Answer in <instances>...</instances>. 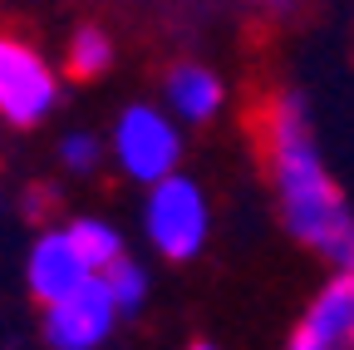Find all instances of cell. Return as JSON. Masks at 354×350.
<instances>
[{
  "mask_svg": "<svg viewBox=\"0 0 354 350\" xmlns=\"http://www.w3.org/2000/svg\"><path fill=\"white\" fill-rule=\"evenodd\" d=\"M266 148H271V178L281 193L286 227L305 247H315L330 267L354 272V212L320 163L300 94H281L271 104V114H266Z\"/></svg>",
  "mask_w": 354,
  "mask_h": 350,
  "instance_id": "6da1fadb",
  "label": "cell"
},
{
  "mask_svg": "<svg viewBox=\"0 0 354 350\" xmlns=\"http://www.w3.org/2000/svg\"><path fill=\"white\" fill-rule=\"evenodd\" d=\"M69 237L79 247V256L88 261V272L104 277L113 261H123V242L109 222H99V217H79V222H69Z\"/></svg>",
  "mask_w": 354,
  "mask_h": 350,
  "instance_id": "9c48e42d",
  "label": "cell"
},
{
  "mask_svg": "<svg viewBox=\"0 0 354 350\" xmlns=\"http://www.w3.org/2000/svg\"><path fill=\"white\" fill-rule=\"evenodd\" d=\"M286 350H354V272H335L315 291Z\"/></svg>",
  "mask_w": 354,
  "mask_h": 350,
  "instance_id": "52a82bcc",
  "label": "cell"
},
{
  "mask_svg": "<svg viewBox=\"0 0 354 350\" xmlns=\"http://www.w3.org/2000/svg\"><path fill=\"white\" fill-rule=\"evenodd\" d=\"M55 94H59L55 69L30 45L6 40V45H0V114H6V123H15V128L39 123L55 109Z\"/></svg>",
  "mask_w": 354,
  "mask_h": 350,
  "instance_id": "277c9868",
  "label": "cell"
},
{
  "mask_svg": "<svg viewBox=\"0 0 354 350\" xmlns=\"http://www.w3.org/2000/svg\"><path fill=\"white\" fill-rule=\"evenodd\" d=\"M88 281H94V272H88V261L79 256L69 227L39 232L35 247L25 252V286H30V296L44 306V311L59 306V301H69L74 291H84Z\"/></svg>",
  "mask_w": 354,
  "mask_h": 350,
  "instance_id": "5b68a950",
  "label": "cell"
},
{
  "mask_svg": "<svg viewBox=\"0 0 354 350\" xmlns=\"http://www.w3.org/2000/svg\"><path fill=\"white\" fill-rule=\"evenodd\" d=\"M256 6H266V10H276V15H286V10H295V0H256Z\"/></svg>",
  "mask_w": 354,
  "mask_h": 350,
  "instance_id": "5bb4252c",
  "label": "cell"
},
{
  "mask_svg": "<svg viewBox=\"0 0 354 350\" xmlns=\"http://www.w3.org/2000/svg\"><path fill=\"white\" fill-rule=\"evenodd\" d=\"M118 316H123L118 301L94 277L84 291H74L69 301H59V306L44 311V340H50L55 350H94V345L109 340V331H113Z\"/></svg>",
  "mask_w": 354,
  "mask_h": 350,
  "instance_id": "8992f818",
  "label": "cell"
},
{
  "mask_svg": "<svg viewBox=\"0 0 354 350\" xmlns=\"http://www.w3.org/2000/svg\"><path fill=\"white\" fill-rule=\"evenodd\" d=\"M50 202H55V198L44 193V188H30V193H25V217H44V212H50Z\"/></svg>",
  "mask_w": 354,
  "mask_h": 350,
  "instance_id": "4fadbf2b",
  "label": "cell"
},
{
  "mask_svg": "<svg viewBox=\"0 0 354 350\" xmlns=\"http://www.w3.org/2000/svg\"><path fill=\"white\" fill-rule=\"evenodd\" d=\"M167 109L187 123H202L221 109V79L202 64H177L167 74Z\"/></svg>",
  "mask_w": 354,
  "mask_h": 350,
  "instance_id": "ba28073f",
  "label": "cell"
},
{
  "mask_svg": "<svg viewBox=\"0 0 354 350\" xmlns=\"http://www.w3.org/2000/svg\"><path fill=\"white\" fill-rule=\"evenodd\" d=\"M99 281H104V286H109V296L118 301V311H138L143 296H148V277H143V267H133L128 256H123V261H113V267H109Z\"/></svg>",
  "mask_w": 354,
  "mask_h": 350,
  "instance_id": "8fae6325",
  "label": "cell"
},
{
  "mask_svg": "<svg viewBox=\"0 0 354 350\" xmlns=\"http://www.w3.org/2000/svg\"><path fill=\"white\" fill-rule=\"evenodd\" d=\"M192 350H216V345H207V340H202V345H192Z\"/></svg>",
  "mask_w": 354,
  "mask_h": 350,
  "instance_id": "9a60e30c",
  "label": "cell"
},
{
  "mask_svg": "<svg viewBox=\"0 0 354 350\" xmlns=\"http://www.w3.org/2000/svg\"><path fill=\"white\" fill-rule=\"evenodd\" d=\"M143 227H148V242L172 256V261H187L202 252L207 242V227H212V217H207V198L192 178H167L158 188H148V202H143Z\"/></svg>",
  "mask_w": 354,
  "mask_h": 350,
  "instance_id": "3957f363",
  "label": "cell"
},
{
  "mask_svg": "<svg viewBox=\"0 0 354 350\" xmlns=\"http://www.w3.org/2000/svg\"><path fill=\"white\" fill-rule=\"evenodd\" d=\"M109 60H113V45H109L104 30H79V35L69 40V74L94 79V74L109 69Z\"/></svg>",
  "mask_w": 354,
  "mask_h": 350,
  "instance_id": "30bf717a",
  "label": "cell"
},
{
  "mask_svg": "<svg viewBox=\"0 0 354 350\" xmlns=\"http://www.w3.org/2000/svg\"><path fill=\"white\" fill-rule=\"evenodd\" d=\"M59 153H64V163H69L74 173H94L99 158H104V148H99L94 134H69V139L59 143Z\"/></svg>",
  "mask_w": 354,
  "mask_h": 350,
  "instance_id": "7c38bea8",
  "label": "cell"
},
{
  "mask_svg": "<svg viewBox=\"0 0 354 350\" xmlns=\"http://www.w3.org/2000/svg\"><path fill=\"white\" fill-rule=\"evenodd\" d=\"M113 158L118 168L128 173L133 183H167L177 178V158H183V134L177 123L162 114V109H148V104H133L118 114L113 123Z\"/></svg>",
  "mask_w": 354,
  "mask_h": 350,
  "instance_id": "7a4b0ae2",
  "label": "cell"
}]
</instances>
